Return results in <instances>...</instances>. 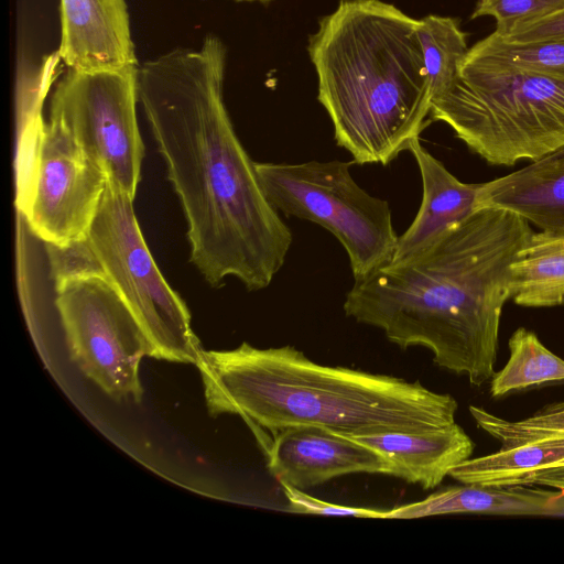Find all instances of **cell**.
Returning a JSON list of instances; mask_svg holds the SVG:
<instances>
[{"label": "cell", "mask_w": 564, "mask_h": 564, "mask_svg": "<svg viewBox=\"0 0 564 564\" xmlns=\"http://www.w3.org/2000/svg\"><path fill=\"white\" fill-rule=\"evenodd\" d=\"M430 118L489 164L535 161L564 147V77L460 64L453 87L432 101Z\"/></svg>", "instance_id": "8992f818"}, {"label": "cell", "mask_w": 564, "mask_h": 564, "mask_svg": "<svg viewBox=\"0 0 564 564\" xmlns=\"http://www.w3.org/2000/svg\"><path fill=\"white\" fill-rule=\"evenodd\" d=\"M508 347L506 366L491 377L492 397L544 383L564 382V359L549 350L533 332L519 327L511 335Z\"/></svg>", "instance_id": "d6986e66"}, {"label": "cell", "mask_w": 564, "mask_h": 564, "mask_svg": "<svg viewBox=\"0 0 564 564\" xmlns=\"http://www.w3.org/2000/svg\"><path fill=\"white\" fill-rule=\"evenodd\" d=\"M351 160L302 163L256 162L271 205L288 217L315 223L345 249L355 280L391 262L399 236L387 200L360 187Z\"/></svg>", "instance_id": "ba28073f"}, {"label": "cell", "mask_w": 564, "mask_h": 564, "mask_svg": "<svg viewBox=\"0 0 564 564\" xmlns=\"http://www.w3.org/2000/svg\"><path fill=\"white\" fill-rule=\"evenodd\" d=\"M137 65L113 70L69 69L56 85L50 122L107 176L134 198L144 147L137 122Z\"/></svg>", "instance_id": "30bf717a"}, {"label": "cell", "mask_w": 564, "mask_h": 564, "mask_svg": "<svg viewBox=\"0 0 564 564\" xmlns=\"http://www.w3.org/2000/svg\"><path fill=\"white\" fill-rule=\"evenodd\" d=\"M409 151L415 159L422 181V202L408 229L399 236L390 263L411 259L433 245L445 231L479 209L482 183H464L425 149L420 138Z\"/></svg>", "instance_id": "4fadbf2b"}, {"label": "cell", "mask_w": 564, "mask_h": 564, "mask_svg": "<svg viewBox=\"0 0 564 564\" xmlns=\"http://www.w3.org/2000/svg\"><path fill=\"white\" fill-rule=\"evenodd\" d=\"M235 1H239V2H242V1H245V2H260V3H270V2H272V1H274V0H235Z\"/></svg>", "instance_id": "4316f807"}, {"label": "cell", "mask_w": 564, "mask_h": 564, "mask_svg": "<svg viewBox=\"0 0 564 564\" xmlns=\"http://www.w3.org/2000/svg\"><path fill=\"white\" fill-rule=\"evenodd\" d=\"M462 64L532 69L564 77V40L511 43L492 32L468 50Z\"/></svg>", "instance_id": "44dd1931"}, {"label": "cell", "mask_w": 564, "mask_h": 564, "mask_svg": "<svg viewBox=\"0 0 564 564\" xmlns=\"http://www.w3.org/2000/svg\"><path fill=\"white\" fill-rule=\"evenodd\" d=\"M564 466V435L545 436L468 458L449 476L462 484L529 485L538 474Z\"/></svg>", "instance_id": "e0dca14e"}, {"label": "cell", "mask_w": 564, "mask_h": 564, "mask_svg": "<svg viewBox=\"0 0 564 564\" xmlns=\"http://www.w3.org/2000/svg\"><path fill=\"white\" fill-rule=\"evenodd\" d=\"M282 487L291 512L369 519H383L384 517V510L335 505L310 496L304 490L288 485H282Z\"/></svg>", "instance_id": "cb8c5ba5"}, {"label": "cell", "mask_w": 564, "mask_h": 564, "mask_svg": "<svg viewBox=\"0 0 564 564\" xmlns=\"http://www.w3.org/2000/svg\"><path fill=\"white\" fill-rule=\"evenodd\" d=\"M226 47L207 35L138 68L141 102L187 223L191 260L213 286L228 276L268 288L293 242L238 139L223 85Z\"/></svg>", "instance_id": "6da1fadb"}, {"label": "cell", "mask_w": 564, "mask_h": 564, "mask_svg": "<svg viewBox=\"0 0 564 564\" xmlns=\"http://www.w3.org/2000/svg\"><path fill=\"white\" fill-rule=\"evenodd\" d=\"M532 232L517 214L480 208L417 256L355 280L344 312L480 387L495 373L511 264Z\"/></svg>", "instance_id": "7a4b0ae2"}, {"label": "cell", "mask_w": 564, "mask_h": 564, "mask_svg": "<svg viewBox=\"0 0 564 564\" xmlns=\"http://www.w3.org/2000/svg\"><path fill=\"white\" fill-rule=\"evenodd\" d=\"M454 513L508 516L564 514V491L529 485H476L448 487L425 499L384 510L383 519H417Z\"/></svg>", "instance_id": "9a60e30c"}, {"label": "cell", "mask_w": 564, "mask_h": 564, "mask_svg": "<svg viewBox=\"0 0 564 564\" xmlns=\"http://www.w3.org/2000/svg\"><path fill=\"white\" fill-rule=\"evenodd\" d=\"M417 34L431 88L432 101L455 84L469 47L467 34L455 18L429 14L419 19Z\"/></svg>", "instance_id": "ffe728a7"}, {"label": "cell", "mask_w": 564, "mask_h": 564, "mask_svg": "<svg viewBox=\"0 0 564 564\" xmlns=\"http://www.w3.org/2000/svg\"><path fill=\"white\" fill-rule=\"evenodd\" d=\"M498 35L505 41L522 44L564 40V8L518 23L507 34Z\"/></svg>", "instance_id": "d4e9b609"}, {"label": "cell", "mask_w": 564, "mask_h": 564, "mask_svg": "<svg viewBox=\"0 0 564 564\" xmlns=\"http://www.w3.org/2000/svg\"><path fill=\"white\" fill-rule=\"evenodd\" d=\"M58 57L78 72L137 65L124 0H59Z\"/></svg>", "instance_id": "7c38bea8"}, {"label": "cell", "mask_w": 564, "mask_h": 564, "mask_svg": "<svg viewBox=\"0 0 564 564\" xmlns=\"http://www.w3.org/2000/svg\"><path fill=\"white\" fill-rule=\"evenodd\" d=\"M196 366L210 414H237L271 434L316 426L344 436L455 423L457 401L419 381L319 365L293 346L203 350Z\"/></svg>", "instance_id": "3957f363"}, {"label": "cell", "mask_w": 564, "mask_h": 564, "mask_svg": "<svg viewBox=\"0 0 564 564\" xmlns=\"http://www.w3.org/2000/svg\"><path fill=\"white\" fill-rule=\"evenodd\" d=\"M478 207L505 209L542 230L564 232V147L516 172L484 182Z\"/></svg>", "instance_id": "2e32d148"}, {"label": "cell", "mask_w": 564, "mask_h": 564, "mask_svg": "<svg viewBox=\"0 0 564 564\" xmlns=\"http://www.w3.org/2000/svg\"><path fill=\"white\" fill-rule=\"evenodd\" d=\"M263 447L270 473L281 485L301 490L354 473L392 476L391 465L378 452L323 427H285Z\"/></svg>", "instance_id": "8fae6325"}, {"label": "cell", "mask_w": 564, "mask_h": 564, "mask_svg": "<svg viewBox=\"0 0 564 564\" xmlns=\"http://www.w3.org/2000/svg\"><path fill=\"white\" fill-rule=\"evenodd\" d=\"M91 253L148 337L152 357L196 365L203 349L191 315L158 269L133 199L107 184L86 239Z\"/></svg>", "instance_id": "9c48e42d"}, {"label": "cell", "mask_w": 564, "mask_h": 564, "mask_svg": "<svg viewBox=\"0 0 564 564\" xmlns=\"http://www.w3.org/2000/svg\"><path fill=\"white\" fill-rule=\"evenodd\" d=\"M531 484L564 491V466L538 474L532 478Z\"/></svg>", "instance_id": "484cf974"}, {"label": "cell", "mask_w": 564, "mask_h": 564, "mask_svg": "<svg viewBox=\"0 0 564 564\" xmlns=\"http://www.w3.org/2000/svg\"><path fill=\"white\" fill-rule=\"evenodd\" d=\"M511 299L524 307L564 304V232H532L511 264Z\"/></svg>", "instance_id": "ac0fdd59"}, {"label": "cell", "mask_w": 564, "mask_h": 564, "mask_svg": "<svg viewBox=\"0 0 564 564\" xmlns=\"http://www.w3.org/2000/svg\"><path fill=\"white\" fill-rule=\"evenodd\" d=\"M564 8V0H478L471 19L492 17L495 32L507 34L514 25Z\"/></svg>", "instance_id": "603a6c76"}, {"label": "cell", "mask_w": 564, "mask_h": 564, "mask_svg": "<svg viewBox=\"0 0 564 564\" xmlns=\"http://www.w3.org/2000/svg\"><path fill=\"white\" fill-rule=\"evenodd\" d=\"M469 412L477 425L506 446H513L532 440L564 435V401L545 406L534 415L509 421L471 405Z\"/></svg>", "instance_id": "7402d4cb"}, {"label": "cell", "mask_w": 564, "mask_h": 564, "mask_svg": "<svg viewBox=\"0 0 564 564\" xmlns=\"http://www.w3.org/2000/svg\"><path fill=\"white\" fill-rule=\"evenodd\" d=\"M15 264L21 302L53 312L82 372L111 398L140 402L139 365L153 350L86 240L50 243L15 214Z\"/></svg>", "instance_id": "5b68a950"}, {"label": "cell", "mask_w": 564, "mask_h": 564, "mask_svg": "<svg viewBox=\"0 0 564 564\" xmlns=\"http://www.w3.org/2000/svg\"><path fill=\"white\" fill-rule=\"evenodd\" d=\"M417 25L382 0H339L308 37L317 99L355 164L388 165L429 124L431 88Z\"/></svg>", "instance_id": "277c9868"}, {"label": "cell", "mask_w": 564, "mask_h": 564, "mask_svg": "<svg viewBox=\"0 0 564 564\" xmlns=\"http://www.w3.org/2000/svg\"><path fill=\"white\" fill-rule=\"evenodd\" d=\"M383 456L392 476L431 489L460 463L470 458L474 443L456 422L419 432L348 436Z\"/></svg>", "instance_id": "5bb4252c"}, {"label": "cell", "mask_w": 564, "mask_h": 564, "mask_svg": "<svg viewBox=\"0 0 564 564\" xmlns=\"http://www.w3.org/2000/svg\"><path fill=\"white\" fill-rule=\"evenodd\" d=\"M43 99L18 104L15 213L41 239L66 247L87 239L108 180L58 128L44 121Z\"/></svg>", "instance_id": "52a82bcc"}]
</instances>
